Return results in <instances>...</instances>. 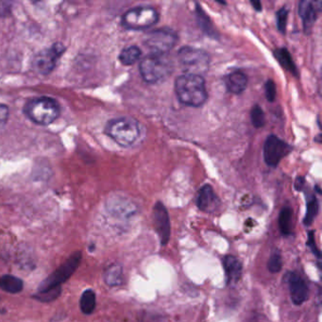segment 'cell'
<instances>
[{
  "mask_svg": "<svg viewBox=\"0 0 322 322\" xmlns=\"http://www.w3.org/2000/svg\"><path fill=\"white\" fill-rule=\"evenodd\" d=\"M175 91L179 100L186 106L199 107L208 98L203 77L184 74L177 78Z\"/></svg>",
  "mask_w": 322,
  "mask_h": 322,
  "instance_id": "1",
  "label": "cell"
},
{
  "mask_svg": "<svg viewBox=\"0 0 322 322\" xmlns=\"http://www.w3.org/2000/svg\"><path fill=\"white\" fill-rule=\"evenodd\" d=\"M105 132L119 146L129 147L136 144L141 138L142 129L134 118L122 117L110 120Z\"/></svg>",
  "mask_w": 322,
  "mask_h": 322,
  "instance_id": "2",
  "label": "cell"
},
{
  "mask_svg": "<svg viewBox=\"0 0 322 322\" xmlns=\"http://www.w3.org/2000/svg\"><path fill=\"white\" fill-rule=\"evenodd\" d=\"M24 113L32 122L47 126L60 117L61 108L55 99L41 97L29 100L24 107Z\"/></svg>",
  "mask_w": 322,
  "mask_h": 322,
  "instance_id": "3",
  "label": "cell"
},
{
  "mask_svg": "<svg viewBox=\"0 0 322 322\" xmlns=\"http://www.w3.org/2000/svg\"><path fill=\"white\" fill-rule=\"evenodd\" d=\"M173 71V63L168 54L150 53L140 63V73L147 83L166 79Z\"/></svg>",
  "mask_w": 322,
  "mask_h": 322,
  "instance_id": "4",
  "label": "cell"
},
{
  "mask_svg": "<svg viewBox=\"0 0 322 322\" xmlns=\"http://www.w3.org/2000/svg\"><path fill=\"white\" fill-rule=\"evenodd\" d=\"M178 59L185 74L202 77L209 70L210 56L203 49L183 47L178 51Z\"/></svg>",
  "mask_w": 322,
  "mask_h": 322,
  "instance_id": "5",
  "label": "cell"
},
{
  "mask_svg": "<svg viewBox=\"0 0 322 322\" xmlns=\"http://www.w3.org/2000/svg\"><path fill=\"white\" fill-rule=\"evenodd\" d=\"M159 20L157 10L149 6H139L128 10L122 17V25L128 29L141 30L154 26Z\"/></svg>",
  "mask_w": 322,
  "mask_h": 322,
  "instance_id": "6",
  "label": "cell"
},
{
  "mask_svg": "<svg viewBox=\"0 0 322 322\" xmlns=\"http://www.w3.org/2000/svg\"><path fill=\"white\" fill-rule=\"evenodd\" d=\"M178 34L169 28H160L147 32L145 46L154 54H168L178 42Z\"/></svg>",
  "mask_w": 322,
  "mask_h": 322,
  "instance_id": "7",
  "label": "cell"
},
{
  "mask_svg": "<svg viewBox=\"0 0 322 322\" xmlns=\"http://www.w3.org/2000/svg\"><path fill=\"white\" fill-rule=\"evenodd\" d=\"M80 260H81V254L79 252L72 254L65 261V263H63L57 270L50 274L46 280H44L41 283L38 287V292L47 291L49 289L61 286L62 283L67 281L71 277V275L76 271L78 264L80 263Z\"/></svg>",
  "mask_w": 322,
  "mask_h": 322,
  "instance_id": "8",
  "label": "cell"
},
{
  "mask_svg": "<svg viewBox=\"0 0 322 322\" xmlns=\"http://www.w3.org/2000/svg\"><path fill=\"white\" fill-rule=\"evenodd\" d=\"M291 149L292 147L281 138L269 135L263 145V160L267 166L276 167Z\"/></svg>",
  "mask_w": 322,
  "mask_h": 322,
  "instance_id": "9",
  "label": "cell"
},
{
  "mask_svg": "<svg viewBox=\"0 0 322 322\" xmlns=\"http://www.w3.org/2000/svg\"><path fill=\"white\" fill-rule=\"evenodd\" d=\"M64 51V47L63 44H55L49 49L40 51L33 60V68L41 75H48L56 66Z\"/></svg>",
  "mask_w": 322,
  "mask_h": 322,
  "instance_id": "10",
  "label": "cell"
},
{
  "mask_svg": "<svg viewBox=\"0 0 322 322\" xmlns=\"http://www.w3.org/2000/svg\"><path fill=\"white\" fill-rule=\"evenodd\" d=\"M153 221L162 246H166L171 234L170 219L165 205L158 201L153 208Z\"/></svg>",
  "mask_w": 322,
  "mask_h": 322,
  "instance_id": "11",
  "label": "cell"
},
{
  "mask_svg": "<svg viewBox=\"0 0 322 322\" xmlns=\"http://www.w3.org/2000/svg\"><path fill=\"white\" fill-rule=\"evenodd\" d=\"M287 283L293 303L295 305H302L308 300L309 289L303 278L295 272L288 274Z\"/></svg>",
  "mask_w": 322,
  "mask_h": 322,
  "instance_id": "12",
  "label": "cell"
},
{
  "mask_svg": "<svg viewBox=\"0 0 322 322\" xmlns=\"http://www.w3.org/2000/svg\"><path fill=\"white\" fill-rule=\"evenodd\" d=\"M322 10L321 1L303 0L299 4V14L303 20V28L305 32H309L312 29L314 23L318 18L319 11Z\"/></svg>",
  "mask_w": 322,
  "mask_h": 322,
  "instance_id": "13",
  "label": "cell"
},
{
  "mask_svg": "<svg viewBox=\"0 0 322 322\" xmlns=\"http://www.w3.org/2000/svg\"><path fill=\"white\" fill-rule=\"evenodd\" d=\"M196 204L202 212L214 213L220 206V199L215 194L212 186L205 185L199 190Z\"/></svg>",
  "mask_w": 322,
  "mask_h": 322,
  "instance_id": "14",
  "label": "cell"
},
{
  "mask_svg": "<svg viewBox=\"0 0 322 322\" xmlns=\"http://www.w3.org/2000/svg\"><path fill=\"white\" fill-rule=\"evenodd\" d=\"M226 282L228 285H234L242 275V263L234 256L227 255L223 259Z\"/></svg>",
  "mask_w": 322,
  "mask_h": 322,
  "instance_id": "15",
  "label": "cell"
},
{
  "mask_svg": "<svg viewBox=\"0 0 322 322\" xmlns=\"http://www.w3.org/2000/svg\"><path fill=\"white\" fill-rule=\"evenodd\" d=\"M226 84L230 92L234 94H241L247 88L248 78L243 72L236 70L228 75L226 78Z\"/></svg>",
  "mask_w": 322,
  "mask_h": 322,
  "instance_id": "16",
  "label": "cell"
},
{
  "mask_svg": "<svg viewBox=\"0 0 322 322\" xmlns=\"http://www.w3.org/2000/svg\"><path fill=\"white\" fill-rule=\"evenodd\" d=\"M24 283L22 282V280L12 275H4L0 278V288L6 292H21Z\"/></svg>",
  "mask_w": 322,
  "mask_h": 322,
  "instance_id": "17",
  "label": "cell"
},
{
  "mask_svg": "<svg viewBox=\"0 0 322 322\" xmlns=\"http://www.w3.org/2000/svg\"><path fill=\"white\" fill-rule=\"evenodd\" d=\"M274 56L278 60V62L280 63V64L283 66V68L286 69L287 71H289L290 73H292L296 76L298 75V69L296 67V65L293 62L292 57L287 49H284V48L276 49L274 52Z\"/></svg>",
  "mask_w": 322,
  "mask_h": 322,
  "instance_id": "18",
  "label": "cell"
},
{
  "mask_svg": "<svg viewBox=\"0 0 322 322\" xmlns=\"http://www.w3.org/2000/svg\"><path fill=\"white\" fill-rule=\"evenodd\" d=\"M293 211L289 207H284L279 215V227L284 235L292 234Z\"/></svg>",
  "mask_w": 322,
  "mask_h": 322,
  "instance_id": "19",
  "label": "cell"
},
{
  "mask_svg": "<svg viewBox=\"0 0 322 322\" xmlns=\"http://www.w3.org/2000/svg\"><path fill=\"white\" fill-rule=\"evenodd\" d=\"M141 49L136 46H130L123 49L119 55V61L124 65H131L141 57Z\"/></svg>",
  "mask_w": 322,
  "mask_h": 322,
  "instance_id": "20",
  "label": "cell"
},
{
  "mask_svg": "<svg viewBox=\"0 0 322 322\" xmlns=\"http://www.w3.org/2000/svg\"><path fill=\"white\" fill-rule=\"evenodd\" d=\"M96 307V295L91 289L84 291L80 298V309L83 314L90 315Z\"/></svg>",
  "mask_w": 322,
  "mask_h": 322,
  "instance_id": "21",
  "label": "cell"
},
{
  "mask_svg": "<svg viewBox=\"0 0 322 322\" xmlns=\"http://www.w3.org/2000/svg\"><path fill=\"white\" fill-rule=\"evenodd\" d=\"M319 213V202L318 199L315 195H311L309 196L308 200H307V211H306V215L304 217L303 223L305 226H310L312 224L315 217L317 216Z\"/></svg>",
  "mask_w": 322,
  "mask_h": 322,
  "instance_id": "22",
  "label": "cell"
},
{
  "mask_svg": "<svg viewBox=\"0 0 322 322\" xmlns=\"http://www.w3.org/2000/svg\"><path fill=\"white\" fill-rule=\"evenodd\" d=\"M196 15H197L198 23H199L202 30L205 31L208 35L215 36V30L213 28L211 20L198 5H196Z\"/></svg>",
  "mask_w": 322,
  "mask_h": 322,
  "instance_id": "23",
  "label": "cell"
},
{
  "mask_svg": "<svg viewBox=\"0 0 322 322\" xmlns=\"http://www.w3.org/2000/svg\"><path fill=\"white\" fill-rule=\"evenodd\" d=\"M105 281L109 285H118L122 282V268L118 265L109 267L105 275Z\"/></svg>",
  "mask_w": 322,
  "mask_h": 322,
  "instance_id": "24",
  "label": "cell"
},
{
  "mask_svg": "<svg viewBox=\"0 0 322 322\" xmlns=\"http://www.w3.org/2000/svg\"><path fill=\"white\" fill-rule=\"evenodd\" d=\"M62 292V289H61V286H58V287H55V288H52V289H49V290H47V291H42V292H38L37 291V294H35L33 297L38 300L40 302H43V303H49V302H51V301H54L58 298L60 296V294Z\"/></svg>",
  "mask_w": 322,
  "mask_h": 322,
  "instance_id": "25",
  "label": "cell"
},
{
  "mask_svg": "<svg viewBox=\"0 0 322 322\" xmlns=\"http://www.w3.org/2000/svg\"><path fill=\"white\" fill-rule=\"evenodd\" d=\"M283 267V259L282 255L279 251H275L271 256L269 257L268 263H267V268L271 273H278L281 271Z\"/></svg>",
  "mask_w": 322,
  "mask_h": 322,
  "instance_id": "26",
  "label": "cell"
},
{
  "mask_svg": "<svg viewBox=\"0 0 322 322\" xmlns=\"http://www.w3.org/2000/svg\"><path fill=\"white\" fill-rule=\"evenodd\" d=\"M251 118H252V122L253 125L255 128H262L264 125V114H263V110L259 107L258 105H255L252 109L251 112Z\"/></svg>",
  "mask_w": 322,
  "mask_h": 322,
  "instance_id": "27",
  "label": "cell"
},
{
  "mask_svg": "<svg viewBox=\"0 0 322 322\" xmlns=\"http://www.w3.org/2000/svg\"><path fill=\"white\" fill-rule=\"evenodd\" d=\"M287 17H288V10L283 7L282 9L277 11L276 13V22H277V28L281 33H285L286 29V24H287Z\"/></svg>",
  "mask_w": 322,
  "mask_h": 322,
  "instance_id": "28",
  "label": "cell"
},
{
  "mask_svg": "<svg viewBox=\"0 0 322 322\" xmlns=\"http://www.w3.org/2000/svg\"><path fill=\"white\" fill-rule=\"evenodd\" d=\"M264 90H265V97H266V99L270 102H273L276 98V85L274 83L273 80L272 79H268L266 82H265V85H264Z\"/></svg>",
  "mask_w": 322,
  "mask_h": 322,
  "instance_id": "29",
  "label": "cell"
},
{
  "mask_svg": "<svg viewBox=\"0 0 322 322\" xmlns=\"http://www.w3.org/2000/svg\"><path fill=\"white\" fill-rule=\"evenodd\" d=\"M307 246L312 250L313 254H315L318 258H322V254L321 252L318 250L317 245H316V241H315V234L314 232L311 231L308 234V241H307Z\"/></svg>",
  "mask_w": 322,
  "mask_h": 322,
  "instance_id": "30",
  "label": "cell"
},
{
  "mask_svg": "<svg viewBox=\"0 0 322 322\" xmlns=\"http://www.w3.org/2000/svg\"><path fill=\"white\" fill-rule=\"evenodd\" d=\"M9 119V108L0 103V129L7 124Z\"/></svg>",
  "mask_w": 322,
  "mask_h": 322,
  "instance_id": "31",
  "label": "cell"
},
{
  "mask_svg": "<svg viewBox=\"0 0 322 322\" xmlns=\"http://www.w3.org/2000/svg\"><path fill=\"white\" fill-rule=\"evenodd\" d=\"M6 4V2H0V16H5L10 11V3H8L5 7H3Z\"/></svg>",
  "mask_w": 322,
  "mask_h": 322,
  "instance_id": "32",
  "label": "cell"
},
{
  "mask_svg": "<svg viewBox=\"0 0 322 322\" xmlns=\"http://www.w3.org/2000/svg\"><path fill=\"white\" fill-rule=\"evenodd\" d=\"M305 185V180L303 177H298L297 180H296V183H295V188L300 191V190H303V186Z\"/></svg>",
  "mask_w": 322,
  "mask_h": 322,
  "instance_id": "33",
  "label": "cell"
},
{
  "mask_svg": "<svg viewBox=\"0 0 322 322\" xmlns=\"http://www.w3.org/2000/svg\"><path fill=\"white\" fill-rule=\"evenodd\" d=\"M252 5L254 6V9L258 11H261L262 10V4L260 1H252L251 2Z\"/></svg>",
  "mask_w": 322,
  "mask_h": 322,
  "instance_id": "34",
  "label": "cell"
}]
</instances>
